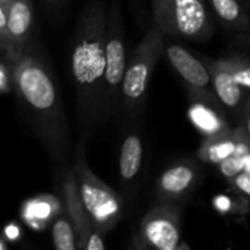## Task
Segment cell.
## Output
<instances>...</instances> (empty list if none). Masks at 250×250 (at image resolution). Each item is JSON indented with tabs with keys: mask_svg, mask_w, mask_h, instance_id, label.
Here are the masks:
<instances>
[{
	"mask_svg": "<svg viewBox=\"0 0 250 250\" xmlns=\"http://www.w3.org/2000/svg\"><path fill=\"white\" fill-rule=\"evenodd\" d=\"M13 94L47 155L63 167L70 155L69 126L54 70L42 48L34 41L13 64Z\"/></svg>",
	"mask_w": 250,
	"mask_h": 250,
	"instance_id": "1",
	"label": "cell"
},
{
	"mask_svg": "<svg viewBox=\"0 0 250 250\" xmlns=\"http://www.w3.org/2000/svg\"><path fill=\"white\" fill-rule=\"evenodd\" d=\"M107 15L104 0H88L73 34L70 72L76 91L78 120L83 135L101 122L105 76Z\"/></svg>",
	"mask_w": 250,
	"mask_h": 250,
	"instance_id": "2",
	"label": "cell"
},
{
	"mask_svg": "<svg viewBox=\"0 0 250 250\" xmlns=\"http://www.w3.org/2000/svg\"><path fill=\"white\" fill-rule=\"evenodd\" d=\"M88 136L83 135L75 146L72 168L88 214L95 227L105 236L119 224L123 214V202L120 195L91 170L85 152Z\"/></svg>",
	"mask_w": 250,
	"mask_h": 250,
	"instance_id": "3",
	"label": "cell"
},
{
	"mask_svg": "<svg viewBox=\"0 0 250 250\" xmlns=\"http://www.w3.org/2000/svg\"><path fill=\"white\" fill-rule=\"evenodd\" d=\"M164 51V32L154 23L145 32L127 62L120 98V108L126 117L136 116L142 110L154 69Z\"/></svg>",
	"mask_w": 250,
	"mask_h": 250,
	"instance_id": "4",
	"label": "cell"
},
{
	"mask_svg": "<svg viewBox=\"0 0 250 250\" xmlns=\"http://www.w3.org/2000/svg\"><path fill=\"white\" fill-rule=\"evenodd\" d=\"M154 23L167 35L207 41L215 31L208 0H151Z\"/></svg>",
	"mask_w": 250,
	"mask_h": 250,
	"instance_id": "5",
	"label": "cell"
},
{
	"mask_svg": "<svg viewBox=\"0 0 250 250\" xmlns=\"http://www.w3.org/2000/svg\"><path fill=\"white\" fill-rule=\"evenodd\" d=\"M127 69L125 29L117 0L108 7L107 15V45H105V76L103 94L101 122H107L120 105L125 73Z\"/></svg>",
	"mask_w": 250,
	"mask_h": 250,
	"instance_id": "6",
	"label": "cell"
},
{
	"mask_svg": "<svg viewBox=\"0 0 250 250\" xmlns=\"http://www.w3.org/2000/svg\"><path fill=\"white\" fill-rule=\"evenodd\" d=\"M182 240V209L176 202H155L144 215L130 248L136 250H176Z\"/></svg>",
	"mask_w": 250,
	"mask_h": 250,
	"instance_id": "7",
	"label": "cell"
},
{
	"mask_svg": "<svg viewBox=\"0 0 250 250\" xmlns=\"http://www.w3.org/2000/svg\"><path fill=\"white\" fill-rule=\"evenodd\" d=\"M62 198L64 209L73 224L78 239V250H103L105 249L104 234L95 227L88 209L82 201L76 177L72 167H66L60 179Z\"/></svg>",
	"mask_w": 250,
	"mask_h": 250,
	"instance_id": "8",
	"label": "cell"
},
{
	"mask_svg": "<svg viewBox=\"0 0 250 250\" xmlns=\"http://www.w3.org/2000/svg\"><path fill=\"white\" fill-rule=\"evenodd\" d=\"M166 54L173 69L185 81L189 97L218 100L214 92L211 72L204 60L195 57L190 51L179 44H168L166 47Z\"/></svg>",
	"mask_w": 250,
	"mask_h": 250,
	"instance_id": "9",
	"label": "cell"
},
{
	"mask_svg": "<svg viewBox=\"0 0 250 250\" xmlns=\"http://www.w3.org/2000/svg\"><path fill=\"white\" fill-rule=\"evenodd\" d=\"M202 170L192 160H180L167 167L155 186V202H179L201 183Z\"/></svg>",
	"mask_w": 250,
	"mask_h": 250,
	"instance_id": "10",
	"label": "cell"
},
{
	"mask_svg": "<svg viewBox=\"0 0 250 250\" xmlns=\"http://www.w3.org/2000/svg\"><path fill=\"white\" fill-rule=\"evenodd\" d=\"M204 62L207 63V66L211 72L212 86H214V92H215L217 98L220 100V103L223 104L226 111L230 113L231 117L234 120H237V123H239L250 92L234 79L224 57L204 59Z\"/></svg>",
	"mask_w": 250,
	"mask_h": 250,
	"instance_id": "11",
	"label": "cell"
},
{
	"mask_svg": "<svg viewBox=\"0 0 250 250\" xmlns=\"http://www.w3.org/2000/svg\"><path fill=\"white\" fill-rule=\"evenodd\" d=\"M188 117L204 138L217 136L233 129L226 119V108L218 100L205 97H189Z\"/></svg>",
	"mask_w": 250,
	"mask_h": 250,
	"instance_id": "12",
	"label": "cell"
},
{
	"mask_svg": "<svg viewBox=\"0 0 250 250\" xmlns=\"http://www.w3.org/2000/svg\"><path fill=\"white\" fill-rule=\"evenodd\" d=\"M6 12H7L9 34H10V53L7 56L16 59L18 54L32 42V31H34L32 0H13L6 7Z\"/></svg>",
	"mask_w": 250,
	"mask_h": 250,
	"instance_id": "13",
	"label": "cell"
},
{
	"mask_svg": "<svg viewBox=\"0 0 250 250\" xmlns=\"http://www.w3.org/2000/svg\"><path fill=\"white\" fill-rule=\"evenodd\" d=\"M64 211V202L56 195L42 193L25 201L21 207L22 221L35 231H44Z\"/></svg>",
	"mask_w": 250,
	"mask_h": 250,
	"instance_id": "14",
	"label": "cell"
},
{
	"mask_svg": "<svg viewBox=\"0 0 250 250\" xmlns=\"http://www.w3.org/2000/svg\"><path fill=\"white\" fill-rule=\"evenodd\" d=\"M243 133H245V127L242 125H236L231 130L226 133L211 138H204L196 151V157L202 163L220 166L236 151L237 144Z\"/></svg>",
	"mask_w": 250,
	"mask_h": 250,
	"instance_id": "15",
	"label": "cell"
},
{
	"mask_svg": "<svg viewBox=\"0 0 250 250\" xmlns=\"http://www.w3.org/2000/svg\"><path fill=\"white\" fill-rule=\"evenodd\" d=\"M144 160V142L138 132H127L119 155V174L125 185H130L136 180Z\"/></svg>",
	"mask_w": 250,
	"mask_h": 250,
	"instance_id": "16",
	"label": "cell"
},
{
	"mask_svg": "<svg viewBox=\"0 0 250 250\" xmlns=\"http://www.w3.org/2000/svg\"><path fill=\"white\" fill-rule=\"evenodd\" d=\"M214 18L234 34L250 32V13L242 0H208Z\"/></svg>",
	"mask_w": 250,
	"mask_h": 250,
	"instance_id": "17",
	"label": "cell"
},
{
	"mask_svg": "<svg viewBox=\"0 0 250 250\" xmlns=\"http://www.w3.org/2000/svg\"><path fill=\"white\" fill-rule=\"evenodd\" d=\"M250 155V136L248 135L246 129H245V133L242 135L239 144H237V148L236 151L226 160L223 161L220 166H218V171L227 179V180H233L239 173L245 171V167H246V163L249 160Z\"/></svg>",
	"mask_w": 250,
	"mask_h": 250,
	"instance_id": "18",
	"label": "cell"
},
{
	"mask_svg": "<svg viewBox=\"0 0 250 250\" xmlns=\"http://www.w3.org/2000/svg\"><path fill=\"white\" fill-rule=\"evenodd\" d=\"M53 245L57 250H78V239L66 209L51 224Z\"/></svg>",
	"mask_w": 250,
	"mask_h": 250,
	"instance_id": "19",
	"label": "cell"
},
{
	"mask_svg": "<svg viewBox=\"0 0 250 250\" xmlns=\"http://www.w3.org/2000/svg\"><path fill=\"white\" fill-rule=\"evenodd\" d=\"M234 79L250 92V57L242 53H231L224 57Z\"/></svg>",
	"mask_w": 250,
	"mask_h": 250,
	"instance_id": "20",
	"label": "cell"
},
{
	"mask_svg": "<svg viewBox=\"0 0 250 250\" xmlns=\"http://www.w3.org/2000/svg\"><path fill=\"white\" fill-rule=\"evenodd\" d=\"M13 64L15 59L0 53V92L3 95H9L13 92Z\"/></svg>",
	"mask_w": 250,
	"mask_h": 250,
	"instance_id": "21",
	"label": "cell"
},
{
	"mask_svg": "<svg viewBox=\"0 0 250 250\" xmlns=\"http://www.w3.org/2000/svg\"><path fill=\"white\" fill-rule=\"evenodd\" d=\"M231 183H233V186L240 192V193H243L246 198H249L250 199V171H242V173H239L233 180H231Z\"/></svg>",
	"mask_w": 250,
	"mask_h": 250,
	"instance_id": "22",
	"label": "cell"
},
{
	"mask_svg": "<svg viewBox=\"0 0 250 250\" xmlns=\"http://www.w3.org/2000/svg\"><path fill=\"white\" fill-rule=\"evenodd\" d=\"M237 125H242V126L246 129L248 135L250 136V95H249V98H248V101H246V104H245L243 113H242L240 120H239V123H237Z\"/></svg>",
	"mask_w": 250,
	"mask_h": 250,
	"instance_id": "23",
	"label": "cell"
},
{
	"mask_svg": "<svg viewBox=\"0 0 250 250\" xmlns=\"http://www.w3.org/2000/svg\"><path fill=\"white\" fill-rule=\"evenodd\" d=\"M234 42L245 47V48H250V32H242V34H234L233 37Z\"/></svg>",
	"mask_w": 250,
	"mask_h": 250,
	"instance_id": "24",
	"label": "cell"
},
{
	"mask_svg": "<svg viewBox=\"0 0 250 250\" xmlns=\"http://www.w3.org/2000/svg\"><path fill=\"white\" fill-rule=\"evenodd\" d=\"M62 3H63V0H42L44 7H45L50 13H56V12L60 9Z\"/></svg>",
	"mask_w": 250,
	"mask_h": 250,
	"instance_id": "25",
	"label": "cell"
},
{
	"mask_svg": "<svg viewBox=\"0 0 250 250\" xmlns=\"http://www.w3.org/2000/svg\"><path fill=\"white\" fill-rule=\"evenodd\" d=\"M12 1H13V0H0V6H1V7H7Z\"/></svg>",
	"mask_w": 250,
	"mask_h": 250,
	"instance_id": "26",
	"label": "cell"
},
{
	"mask_svg": "<svg viewBox=\"0 0 250 250\" xmlns=\"http://www.w3.org/2000/svg\"><path fill=\"white\" fill-rule=\"evenodd\" d=\"M1 249H6V240H4V237H1Z\"/></svg>",
	"mask_w": 250,
	"mask_h": 250,
	"instance_id": "27",
	"label": "cell"
},
{
	"mask_svg": "<svg viewBox=\"0 0 250 250\" xmlns=\"http://www.w3.org/2000/svg\"><path fill=\"white\" fill-rule=\"evenodd\" d=\"M243 1H248V3H250V0H243Z\"/></svg>",
	"mask_w": 250,
	"mask_h": 250,
	"instance_id": "28",
	"label": "cell"
}]
</instances>
